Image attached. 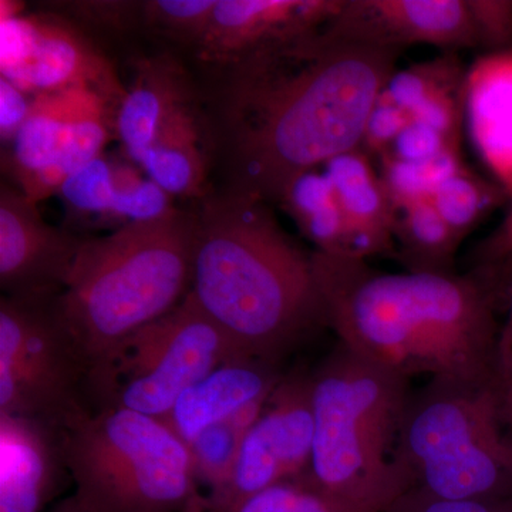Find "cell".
Instances as JSON below:
<instances>
[{
  "instance_id": "1",
  "label": "cell",
  "mask_w": 512,
  "mask_h": 512,
  "mask_svg": "<svg viewBox=\"0 0 512 512\" xmlns=\"http://www.w3.org/2000/svg\"><path fill=\"white\" fill-rule=\"evenodd\" d=\"M397 56L320 29L197 79L214 188L279 205L296 177L360 147Z\"/></svg>"
},
{
  "instance_id": "2",
  "label": "cell",
  "mask_w": 512,
  "mask_h": 512,
  "mask_svg": "<svg viewBox=\"0 0 512 512\" xmlns=\"http://www.w3.org/2000/svg\"><path fill=\"white\" fill-rule=\"evenodd\" d=\"M326 326L340 345L404 377L490 386L497 315L476 276L375 271L360 259L315 251Z\"/></svg>"
},
{
  "instance_id": "3",
  "label": "cell",
  "mask_w": 512,
  "mask_h": 512,
  "mask_svg": "<svg viewBox=\"0 0 512 512\" xmlns=\"http://www.w3.org/2000/svg\"><path fill=\"white\" fill-rule=\"evenodd\" d=\"M198 202L190 295L242 356L279 363L326 325L312 254L264 201L212 187Z\"/></svg>"
},
{
  "instance_id": "4",
  "label": "cell",
  "mask_w": 512,
  "mask_h": 512,
  "mask_svg": "<svg viewBox=\"0 0 512 512\" xmlns=\"http://www.w3.org/2000/svg\"><path fill=\"white\" fill-rule=\"evenodd\" d=\"M194 239L195 212L178 208L84 238L55 306L86 360L90 383L131 335L188 295Z\"/></svg>"
},
{
  "instance_id": "5",
  "label": "cell",
  "mask_w": 512,
  "mask_h": 512,
  "mask_svg": "<svg viewBox=\"0 0 512 512\" xmlns=\"http://www.w3.org/2000/svg\"><path fill=\"white\" fill-rule=\"evenodd\" d=\"M315 433L301 478L346 512H377L413 483L400 453L409 380L340 345L309 376Z\"/></svg>"
},
{
  "instance_id": "6",
  "label": "cell",
  "mask_w": 512,
  "mask_h": 512,
  "mask_svg": "<svg viewBox=\"0 0 512 512\" xmlns=\"http://www.w3.org/2000/svg\"><path fill=\"white\" fill-rule=\"evenodd\" d=\"M76 494L94 512H201L190 451L163 420L106 407L63 430Z\"/></svg>"
},
{
  "instance_id": "7",
  "label": "cell",
  "mask_w": 512,
  "mask_h": 512,
  "mask_svg": "<svg viewBox=\"0 0 512 512\" xmlns=\"http://www.w3.org/2000/svg\"><path fill=\"white\" fill-rule=\"evenodd\" d=\"M490 386L431 383L410 397L400 453L412 480L444 500H481L512 485V439Z\"/></svg>"
},
{
  "instance_id": "8",
  "label": "cell",
  "mask_w": 512,
  "mask_h": 512,
  "mask_svg": "<svg viewBox=\"0 0 512 512\" xmlns=\"http://www.w3.org/2000/svg\"><path fill=\"white\" fill-rule=\"evenodd\" d=\"M242 356L188 292L160 319L131 335L94 375V410L116 407L163 420L185 390Z\"/></svg>"
},
{
  "instance_id": "9",
  "label": "cell",
  "mask_w": 512,
  "mask_h": 512,
  "mask_svg": "<svg viewBox=\"0 0 512 512\" xmlns=\"http://www.w3.org/2000/svg\"><path fill=\"white\" fill-rule=\"evenodd\" d=\"M55 299L0 301V413L66 430L96 412L90 372Z\"/></svg>"
},
{
  "instance_id": "10",
  "label": "cell",
  "mask_w": 512,
  "mask_h": 512,
  "mask_svg": "<svg viewBox=\"0 0 512 512\" xmlns=\"http://www.w3.org/2000/svg\"><path fill=\"white\" fill-rule=\"evenodd\" d=\"M0 37V76L23 92L39 96L86 87L117 109L126 96L109 56L52 10L0 16Z\"/></svg>"
},
{
  "instance_id": "11",
  "label": "cell",
  "mask_w": 512,
  "mask_h": 512,
  "mask_svg": "<svg viewBox=\"0 0 512 512\" xmlns=\"http://www.w3.org/2000/svg\"><path fill=\"white\" fill-rule=\"evenodd\" d=\"M313 433L309 376L284 377L248 430L231 478L211 507L229 512L259 491L302 477L311 463Z\"/></svg>"
},
{
  "instance_id": "12",
  "label": "cell",
  "mask_w": 512,
  "mask_h": 512,
  "mask_svg": "<svg viewBox=\"0 0 512 512\" xmlns=\"http://www.w3.org/2000/svg\"><path fill=\"white\" fill-rule=\"evenodd\" d=\"M342 0H218L204 39L188 57L197 79L325 28Z\"/></svg>"
},
{
  "instance_id": "13",
  "label": "cell",
  "mask_w": 512,
  "mask_h": 512,
  "mask_svg": "<svg viewBox=\"0 0 512 512\" xmlns=\"http://www.w3.org/2000/svg\"><path fill=\"white\" fill-rule=\"evenodd\" d=\"M84 238L47 224L37 204L10 184L0 188L3 296L46 301L62 295Z\"/></svg>"
},
{
  "instance_id": "14",
  "label": "cell",
  "mask_w": 512,
  "mask_h": 512,
  "mask_svg": "<svg viewBox=\"0 0 512 512\" xmlns=\"http://www.w3.org/2000/svg\"><path fill=\"white\" fill-rule=\"evenodd\" d=\"M323 29L346 42L393 52L416 45L477 46L467 0H342Z\"/></svg>"
},
{
  "instance_id": "15",
  "label": "cell",
  "mask_w": 512,
  "mask_h": 512,
  "mask_svg": "<svg viewBox=\"0 0 512 512\" xmlns=\"http://www.w3.org/2000/svg\"><path fill=\"white\" fill-rule=\"evenodd\" d=\"M134 63V77L117 109L114 131L128 160L138 165L168 121L201 104V90L190 64L177 53L160 50Z\"/></svg>"
},
{
  "instance_id": "16",
  "label": "cell",
  "mask_w": 512,
  "mask_h": 512,
  "mask_svg": "<svg viewBox=\"0 0 512 512\" xmlns=\"http://www.w3.org/2000/svg\"><path fill=\"white\" fill-rule=\"evenodd\" d=\"M64 473L63 430L0 413V512H40Z\"/></svg>"
},
{
  "instance_id": "17",
  "label": "cell",
  "mask_w": 512,
  "mask_h": 512,
  "mask_svg": "<svg viewBox=\"0 0 512 512\" xmlns=\"http://www.w3.org/2000/svg\"><path fill=\"white\" fill-rule=\"evenodd\" d=\"M282 379L278 362L235 357L185 390L163 421L188 447L212 424L265 403Z\"/></svg>"
},
{
  "instance_id": "18",
  "label": "cell",
  "mask_w": 512,
  "mask_h": 512,
  "mask_svg": "<svg viewBox=\"0 0 512 512\" xmlns=\"http://www.w3.org/2000/svg\"><path fill=\"white\" fill-rule=\"evenodd\" d=\"M471 140L512 200V50L480 57L466 73Z\"/></svg>"
},
{
  "instance_id": "19",
  "label": "cell",
  "mask_w": 512,
  "mask_h": 512,
  "mask_svg": "<svg viewBox=\"0 0 512 512\" xmlns=\"http://www.w3.org/2000/svg\"><path fill=\"white\" fill-rule=\"evenodd\" d=\"M345 215L349 259L394 254V208L382 177L362 148L346 151L322 165Z\"/></svg>"
},
{
  "instance_id": "20",
  "label": "cell",
  "mask_w": 512,
  "mask_h": 512,
  "mask_svg": "<svg viewBox=\"0 0 512 512\" xmlns=\"http://www.w3.org/2000/svg\"><path fill=\"white\" fill-rule=\"evenodd\" d=\"M94 93L97 92L76 87L35 97L28 119L2 151V167L13 187L59 160L72 140L80 113Z\"/></svg>"
},
{
  "instance_id": "21",
  "label": "cell",
  "mask_w": 512,
  "mask_h": 512,
  "mask_svg": "<svg viewBox=\"0 0 512 512\" xmlns=\"http://www.w3.org/2000/svg\"><path fill=\"white\" fill-rule=\"evenodd\" d=\"M138 167L170 197L200 201L210 194L211 160L202 103L168 121Z\"/></svg>"
},
{
  "instance_id": "22",
  "label": "cell",
  "mask_w": 512,
  "mask_h": 512,
  "mask_svg": "<svg viewBox=\"0 0 512 512\" xmlns=\"http://www.w3.org/2000/svg\"><path fill=\"white\" fill-rule=\"evenodd\" d=\"M279 205L288 211L316 251L349 259L348 225L323 168L296 177L286 188Z\"/></svg>"
},
{
  "instance_id": "23",
  "label": "cell",
  "mask_w": 512,
  "mask_h": 512,
  "mask_svg": "<svg viewBox=\"0 0 512 512\" xmlns=\"http://www.w3.org/2000/svg\"><path fill=\"white\" fill-rule=\"evenodd\" d=\"M117 106L99 93L92 94L74 126L72 140L55 164L19 185L30 201L40 202L56 195L74 173L104 153L111 136H116Z\"/></svg>"
},
{
  "instance_id": "24",
  "label": "cell",
  "mask_w": 512,
  "mask_h": 512,
  "mask_svg": "<svg viewBox=\"0 0 512 512\" xmlns=\"http://www.w3.org/2000/svg\"><path fill=\"white\" fill-rule=\"evenodd\" d=\"M393 238L394 254L409 272L453 274L450 268L461 241L430 200L396 210Z\"/></svg>"
},
{
  "instance_id": "25",
  "label": "cell",
  "mask_w": 512,
  "mask_h": 512,
  "mask_svg": "<svg viewBox=\"0 0 512 512\" xmlns=\"http://www.w3.org/2000/svg\"><path fill=\"white\" fill-rule=\"evenodd\" d=\"M466 70L454 55L396 70L382 89V96L409 114L437 101L464 97Z\"/></svg>"
},
{
  "instance_id": "26",
  "label": "cell",
  "mask_w": 512,
  "mask_h": 512,
  "mask_svg": "<svg viewBox=\"0 0 512 512\" xmlns=\"http://www.w3.org/2000/svg\"><path fill=\"white\" fill-rule=\"evenodd\" d=\"M266 402L252 404L234 416L212 424L188 444L195 477L197 481L208 484L211 498L220 494L228 484L242 441Z\"/></svg>"
},
{
  "instance_id": "27",
  "label": "cell",
  "mask_w": 512,
  "mask_h": 512,
  "mask_svg": "<svg viewBox=\"0 0 512 512\" xmlns=\"http://www.w3.org/2000/svg\"><path fill=\"white\" fill-rule=\"evenodd\" d=\"M218 0H146L141 5L143 33L160 43L163 52L185 60L194 53L210 28Z\"/></svg>"
},
{
  "instance_id": "28",
  "label": "cell",
  "mask_w": 512,
  "mask_h": 512,
  "mask_svg": "<svg viewBox=\"0 0 512 512\" xmlns=\"http://www.w3.org/2000/svg\"><path fill=\"white\" fill-rule=\"evenodd\" d=\"M119 170L120 164L103 153L63 184L57 195L62 198L64 211L74 227L92 220L111 221Z\"/></svg>"
},
{
  "instance_id": "29",
  "label": "cell",
  "mask_w": 512,
  "mask_h": 512,
  "mask_svg": "<svg viewBox=\"0 0 512 512\" xmlns=\"http://www.w3.org/2000/svg\"><path fill=\"white\" fill-rule=\"evenodd\" d=\"M501 200V191L461 167L444 181L431 197L440 217L460 241Z\"/></svg>"
},
{
  "instance_id": "30",
  "label": "cell",
  "mask_w": 512,
  "mask_h": 512,
  "mask_svg": "<svg viewBox=\"0 0 512 512\" xmlns=\"http://www.w3.org/2000/svg\"><path fill=\"white\" fill-rule=\"evenodd\" d=\"M463 167L460 151L420 161H382V177L394 208L431 200L434 192L451 174Z\"/></svg>"
},
{
  "instance_id": "31",
  "label": "cell",
  "mask_w": 512,
  "mask_h": 512,
  "mask_svg": "<svg viewBox=\"0 0 512 512\" xmlns=\"http://www.w3.org/2000/svg\"><path fill=\"white\" fill-rule=\"evenodd\" d=\"M141 5L143 2H63L52 3L49 8L69 20L106 53L107 39L144 35Z\"/></svg>"
},
{
  "instance_id": "32",
  "label": "cell",
  "mask_w": 512,
  "mask_h": 512,
  "mask_svg": "<svg viewBox=\"0 0 512 512\" xmlns=\"http://www.w3.org/2000/svg\"><path fill=\"white\" fill-rule=\"evenodd\" d=\"M174 210L173 197L150 178H141L130 165H120L111 221H120L121 227L130 222L157 220Z\"/></svg>"
},
{
  "instance_id": "33",
  "label": "cell",
  "mask_w": 512,
  "mask_h": 512,
  "mask_svg": "<svg viewBox=\"0 0 512 512\" xmlns=\"http://www.w3.org/2000/svg\"><path fill=\"white\" fill-rule=\"evenodd\" d=\"M229 512H346L309 487L301 478L259 491Z\"/></svg>"
},
{
  "instance_id": "34",
  "label": "cell",
  "mask_w": 512,
  "mask_h": 512,
  "mask_svg": "<svg viewBox=\"0 0 512 512\" xmlns=\"http://www.w3.org/2000/svg\"><path fill=\"white\" fill-rule=\"evenodd\" d=\"M504 259L511 262L512 268V255ZM490 387L505 429L512 434V271L505 292L504 320L495 335Z\"/></svg>"
},
{
  "instance_id": "35",
  "label": "cell",
  "mask_w": 512,
  "mask_h": 512,
  "mask_svg": "<svg viewBox=\"0 0 512 512\" xmlns=\"http://www.w3.org/2000/svg\"><path fill=\"white\" fill-rule=\"evenodd\" d=\"M448 151H460V143L436 128L412 121L390 144L380 161L429 160Z\"/></svg>"
},
{
  "instance_id": "36",
  "label": "cell",
  "mask_w": 512,
  "mask_h": 512,
  "mask_svg": "<svg viewBox=\"0 0 512 512\" xmlns=\"http://www.w3.org/2000/svg\"><path fill=\"white\" fill-rule=\"evenodd\" d=\"M410 123H412V119L406 111L394 106L389 100L384 99L382 94H379L375 106L370 111L369 119H367L360 148L365 151L367 156L380 158Z\"/></svg>"
},
{
  "instance_id": "37",
  "label": "cell",
  "mask_w": 512,
  "mask_h": 512,
  "mask_svg": "<svg viewBox=\"0 0 512 512\" xmlns=\"http://www.w3.org/2000/svg\"><path fill=\"white\" fill-rule=\"evenodd\" d=\"M477 45L498 47L512 40V2L467 0Z\"/></svg>"
},
{
  "instance_id": "38",
  "label": "cell",
  "mask_w": 512,
  "mask_h": 512,
  "mask_svg": "<svg viewBox=\"0 0 512 512\" xmlns=\"http://www.w3.org/2000/svg\"><path fill=\"white\" fill-rule=\"evenodd\" d=\"M35 97L0 76V141L3 148L12 143L28 119Z\"/></svg>"
},
{
  "instance_id": "39",
  "label": "cell",
  "mask_w": 512,
  "mask_h": 512,
  "mask_svg": "<svg viewBox=\"0 0 512 512\" xmlns=\"http://www.w3.org/2000/svg\"><path fill=\"white\" fill-rule=\"evenodd\" d=\"M483 255L487 261H501L512 255V205L503 225L485 242Z\"/></svg>"
},
{
  "instance_id": "40",
  "label": "cell",
  "mask_w": 512,
  "mask_h": 512,
  "mask_svg": "<svg viewBox=\"0 0 512 512\" xmlns=\"http://www.w3.org/2000/svg\"><path fill=\"white\" fill-rule=\"evenodd\" d=\"M427 497L421 512H498L481 500H444L429 494Z\"/></svg>"
},
{
  "instance_id": "41",
  "label": "cell",
  "mask_w": 512,
  "mask_h": 512,
  "mask_svg": "<svg viewBox=\"0 0 512 512\" xmlns=\"http://www.w3.org/2000/svg\"><path fill=\"white\" fill-rule=\"evenodd\" d=\"M52 512H94L87 507L86 504L77 497L76 494L72 495V497L64 500L62 504L57 505L55 510Z\"/></svg>"
}]
</instances>
